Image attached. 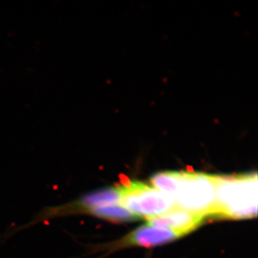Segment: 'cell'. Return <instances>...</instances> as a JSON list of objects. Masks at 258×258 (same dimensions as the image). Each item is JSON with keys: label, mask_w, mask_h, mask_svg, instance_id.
Listing matches in <instances>:
<instances>
[{"label": "cell", "mask_w": 258, "mask_h": 258, "mask_svg": "<svg viewBox=\"0 0 258 258\" xmlns=\"http://www.w3.org/2000/svg\"><path fill=\"white\" fill-rule=\"evenodd\" d=\"M182 179L173 198L176 206L187 211L210 217L215 201V175L181 171Z\"/></svg>", "instance_id": "2"}, {"label": "cell", "mask_w": 258, "mask_h": 258, "mask_svg": "<svg viewBox=\"0 0 258 258\" xmlns=\"http://www.w3.org/2000/svg\"><path fill=\"white\" fill-rule=\"evenodd\" d=\"M181 237L182 235L174 231L159 228L147 224L136 229L111 247L115 248L126 246L154 247L167 243Z\"/></svg>", "instance_id": "5"}, {"label": "cell", "mask_w": 258, "mask_h": 258, "mask_svg": "<svg viewBox=\"0 0 258 258\" xmlns=\"http://www.w3.org/2000/svg\"><path fill=\"white\" fill-rule=\"evenodd\" d=\"M120 186V205L139 218L149 220L176 207L174 198L140 181H132Z\"/></svg>", "instance_id": "3"}, {"label": "cell", "mask_w": 258, "mask_h": 258, "mask_svg": "<svg viewBox=\"0 0 258 258\" xmlns=\"http://www.w3.org/2000/svg\"><path fill=\"white\" fill-rule=\"evenodd\" d=\"M215 205L210 217L241 220L257 216V173L215 175Z\"/></svg>", "instance_id": "1"}, {"label": "cell", "mask_w": 258, "mask_h": 258, "mask_svg": "<svg viewBox=\"0 0 258 258\" xmlns=\"http://www.w3.org/2000/svg\"><path fill=\"white\" fill-rule=\"evenodd\" d=\"M205 219L203 215L174 207L163 215L149 219L147 224L174 231L184 236L200 227Z\"/></svg>", "instance_id": "4"}, {"label": "cell", "mask_w": 258, "mask_h": 258, "mask_svg": "<svg viewBox=\"0 0 258 258\" xmlns=\"http://www.w3.org/2000/svg\"><path fill=\"white\" fill-rule=\"evenodd\" d=\"M85 215H91L113 222H134L138 220L139 218L120 205L91 209L86 212Z\"/></svg>", "instance_id": "6"}, {"label": "cell", "mask_w": 258, "mask_h": 258, "mask_svg": "<svg viewBox=\"0 0 258 258\" xmlns=\"http://www.w3.org/2000/svg\"><path fill=\"white\" fill-rule=\"evenodd\" d=\"M181 179V171H164L154 174L151 178V183L153 187L173 198L179 189Z\"/></svg>", "instance_id": "7"}]
</instances>
